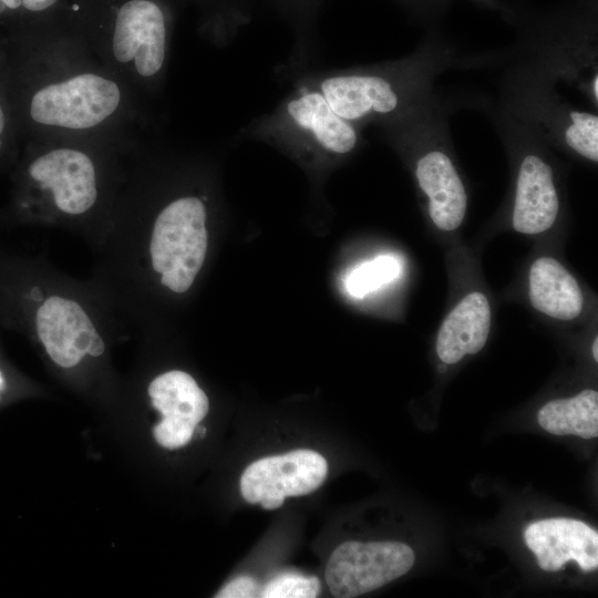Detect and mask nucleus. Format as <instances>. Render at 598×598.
Instances as JSON below:
<instances>
[{"mask_svg":"<svg viewBox=\"0 0 598 598\" xmlns=\"http://www.w3.org/2000/svg\"><path fill=\"white\" fill-rule=\"evenodd\" d=\"M491 326L487 298L474 291L467 295L445 318L436 338V352L445 364L458 362L466 354L480 352Z\"/></svg>","mask_w":598,"mask_h":598,"instance_id":"4468645a","label":"nucleus"},{"mask_svg":"<svg viewBox=\"0 0 598 598\" xmlns=\"http://www.w3.org/2000/svg\"><path fill=\"white\" fill-rule=\"evenodd\" d=\"M296 82L318 91L339 116L354 125L386 117L401 104L400 90L382 72L315 71Z\"/></svg>","mask_w":598,"mask_h":598,"instance_id":"6e6552de","label":"nucleus"},{"mask_svg":"<svg viewBox=\"0 0 598 598\" xmlns=\"http://www.w3.org/2000/svg\"><path fill=\"white\" fill-rule=\"evenodd\" d=\"M592 357L598 361V338L596 337L592 343Z\"/></svg>","mask_w":598,"mask_h":598,"instance_id":"4be33fe9","label":"nucleus"},{"mask_svg":"<svg viewBox=\"0 0 598 598\" xmlns=\"http://www.w3.org/2000/svg\"><path fill=\"white\" fill-rule=\"evenodd\" d=\"M2 386V378H1V374H0V388Z\"/></svg>","mask_w":598,"mask_h":598,"instance_id":"393cba45","label":"nucleus"},{"mask_svg":"<svg viewBox=\"0 0 598 598\" xmlns=\"http://www.w3.org/2000/svg\"><path fill=\"white\" fill-rule=\"evenodd\" d=\"M592 93L595 94V99H598V76L595 75L592 80Z\"/></svg>","mask_w":598,"mask_h":598,"instance_id":"5701e85b","label":"nucleus"},{"mask_svg":"<svg viewBox=\"0 0 598 598\" xmlns=\"http://www.w3.org/2000/svg\"><path fill=\"white\" fill-rule=\"evenodd\" d=\"M529 298L533 307L559 320H573L584 307L582 291L570 272L550 257L534 261L529 272Z\"/></svg>","mask_w":598,"mask_h":598,"instance_id":"2eb2a0df","label":"nucleus"},{"mask_svg":"<svg viewBox=\"0 0 598 598\" xmlns=\"http://www.w3.org/2000/svg\"><path fill=\"white\" fill-rule=\"evenodd\" d=\"M9 130V118H8V112L3 104V102L0 100V153L6 147V141H7V132Z\"/></svg>","mask_w":598,"mask_h":598,"instance_id":"412c9836","label":"nucleus"},{"mask_svg":"<svg viewBox=\"0 0 598 598\" xmlns=\"http://www.w3.org/2000/svg\"><path fill=\"white\" fill-rule=\"evenodd\" d=\"M134 155L97 141L30 140L18 172L13 219L71 231L94 250Z\"/></svg>","mask_w":598,"mask_h":598,"instance_id":"7ed1b4c3","label":"nucleus"},{"mask_svg":"<svg viewBox=\"0 0 598 598\" xmlns=\"http://www.w3.org/2000/svg\"><path fill=\"white\" fill-rule=\"evenodd\" d=\"M171 22L163 0H78L69 25L107 69L148 102L165 82Z\"/></svg>","mask_w":598,"mask_h":598,"instance_id":"39448f33","label":"nucleus"},{"mask_svg":"<svg viewBox=\"0 0 598 598\" xmlns=\"http://www.w3.org/2000/svg\"><path fill=\"white\" fill-rule=\"evenodd\" d=\"M209 195L164 188L152 145L130 161L127 177L86 279L124 328H148L157 291L185 295L208 251Z\"/></svg>","mask_w":598,"mask_h":598,"instance_id":"f257e3e1","label":"nucleus"},{"mask_svg":"<svg viewBox=\"0 0 598 598\" xmlns=\"http://www.w3.org/2000/svg\"><path fill=\"white\" fill-rule=\"evenodd\" d=\"M326 458L311 450H297L255 461L240 477V493L250 504L265 509L280 507L288 496L316 491L326 480Z\"/></svg>","mask_w":598,"mask_h":598,"instance_id":"1a4fd4ad","label":"nucleus"},{"mask_svg":"<svg viewBox=\"0 0 598 598\" xmlns=\"http://www.w3.org/2000/svg\"><path fill=\"white\" fill-rule=\"evenodd\" d=\"M416 178L429 197L431 219L442 230H454L465 216L467 195L450 157L431 151L416 163Z\"/></svg>","mask_w":598,"mask_h":598,"instance_id":"ddd939ff","label":"nucleus"},{"mask_svg":"<svg viewBox=\"0 0 598 598\" xmlns=\"http://www.w3.org/2000/svg\"><path fill=\"white\" fill-rule=\"evenodd\" d=\"M414 560L413 550L403 543L350 540L333 550L324 575L334 597L353 598L403 576Z\"/></svg>","mask_w":598,"mask_h":598,"instance_id":"0eeeda50","label":"nucleus"},{"mask_svg":"<svg viewBox=\"0 0 598 598\" xmlns=\"http://www.w3.org/2000/svg\"><path fill=\"white\" fill-rule=\"evenodd\" d=\"M439 369H440V371H441V372L445 371V369H446V364L444 363V365H443V364H442V365H440V367H439Z\"/></svg>","mask_w":598,"mask_h":598,"instance_id":"b1692460","label":"nucleus"},{"mask_svg":"<svg viewBox=\"0 0 598 598\" xmlns=\"http://www.w3.org/2000/svg\"><path fill=\"white\" fill-rule=\"evenodd\" d=\"M401 270L400 262L390 255L375 257L358 266L346 280L348 292L355 298H362L383 285L394 280Z\"/></svg>","mask_w":598,"mask_h":598,"instance_id":"f3484780","label":"nucleus"},{"mask_svg":"<svg viewBox=\"0 0 598 598\" xmlns=\"http://www.w3.org/2000/svg\"><path fill=\"white\" fill-rule=\"evenodd\" d=\"M570 123L565 130L567 145L579 155L598 161V117L587 112L573 111Z\"/></svg>","mask_w":598,"mask_h":598,"instance_id":"a211bd4d","label":"nucleus"},{"mask_svg":"<svg viewBox=\"0 0 598 598\" xmlns=\"http://www.w3.org/2000/svg\"><path fill=\"white\" fill-rule=\"evenodd\" d=\"M538 424L554 435L598 436V392L584 390L569 399L546 403L537 414Z\"/></svg>","mask_w":598,"mask_h":598,"instance_id":"dca6fc26","label":"nucleus"},{"mask_svg":"<svg viewBox=\"0 0 598 598\" xmlns=\"http://www.w3.org/2000/svg\"><path fill=\"white\" fill-rule=\"evenodd\" d=\"M146 391L162 415L153 430L156 442L168 450L186 445L209 409L204 390L189 373L169 370L156 375Z\"/></svg>","mask_w":598,"mask_h":598,"instance_id":"9d476101","label":"nucleus"},{"mask_svg":"<svg viewBox=\"0 0 598 598\" xmlns=\"http://www.w3.org/2000/svg\"><path fill=\"white\" fill-rule=\"evenodd\" d=\"M524 539L543 570H561L570 560L584 571L598 567V533L584 522L565 517L538 520L526 527Z\"/></svg>","mask_w":598,"mask_h":598,"instance_id":"9b49d317","label":"nucleus"},{"mask_svg":"<svg viewBox=\"0 0 598 598\" xmlns=\"http://www.w3.org/2000/svg\"><path fill=\"white\" fill-rule=\"evenodd\" d=\"M558 208L550 166L536 155H527L517 177L514 229L527 235L540 234L553 226Z\"/></svg>","mask_w":598,"mask_h":598,"instance_id":"f8f14e48","label":"nucleus"},{"mask_svg":"<svg viewBox=\"0 0 598 598\" xmlns=\"http://www.w3.org/2000/svg\"><path fill=\"white\" fill-rule=\"evenodd\" d=\"M20 105L31 140H89L134 155L150 145L147 102L68 23L24 34Z\"/></svg>","mask_w":598,"mask_h":598,"instance_id":"f03ea898","label":"nucleus"},{"mask_svg":"<svg viewBox=\"0 0 598 598\" xmlns=\"http://www.w3.org/2000/svg\"><path fill=\"white\" fill-rule=\"evenodd\" d=\"M0 320L29 334L65 371L101 360L125 329L87 280L44 256H0Z\"/></svg>","mask_w":598,"mask_h":598,"instance_id":"20e7f679","label":"nucleus"},{"mask_svg":"<svg viewBox=\"0 0 598 598\" xmlns=\"http://www.w3.org/2000/svg\"><path fill=\"white\" fill-rule=\"evenodd\" d=\"M244 136L313 158L348 155L360 137L357 125L339 116L318 91L296 82L272 111L244 130Z\"/></svg>","mask_w":598,"mask_h":598,"instance_id":"423d86ee","label":"nucleus"},{"mask_svg":"<svg viewBox=\"0 0 598 598\" xmlns=\"http://www.w3.org/2000/svg\"><path fill=\"white\" fill-rule=\"evenodd\" d=\"M321 590L317 577L298 574H281L272 578L260 592L264 598H315Z\"/></svg>","mask_w":598,"mask_h":598,"instance_id":"6ab92c4d","label":"nucleus"},{"mask_svg":"<svg viewBox=\"0 0 598 598\" xmlns=\"http://www.w3.org/2000/svg\"><path fill=\"white\" fill-rule=\"evenodd\" d=\"M258 592L257 581L249 576L236 577L226 584L215 597L218 598H249Z\"/></svg>","mask_w":598,"mask_h":598,"instance_id":"aec40b11","label":"nucleus"}]
</instances>
